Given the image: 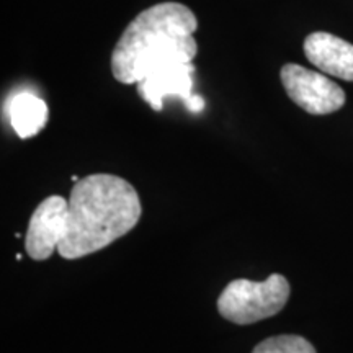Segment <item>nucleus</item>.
Segmentation results:
<instances>
[{
  "label": "nucleus",
  "mask_w": 353,
  "mask_h": 353,
  "mask_svg": "<svg viewBox=\"0 0 353 353\" xmlns=\"http://www.w3.org/2000/svg\"><path fill=\"white\" fill-rule=\"evenodd\" d=\"M141 200L134 187L112 174H92L74 183L70 198L51 195L33 211L25 236L30 259L43 262L54 250L65 260L99 252L134 229Z\"/></svg>",
  "instance_id": "obj_1"
},
{
  "label": "nucleus",
  "mask_w": 353,
  "mask_h": 353,
  "mask_svg": "<svg viewBox=\"0 0 353 353\" xmlns=\"http://www.w3.org/2000/svg\"><path fill=\"white\" fill-rule=\"evenodd\" d=\"M195 13L179 2L145 8L126 26L112 54L113 76L121 83H138L152 69L170 63H192L198 46Z\"/></svg>",
  "instance_id": "obj_2"
},
{
  "label": "nucleus",
  "mask_w": 353,
  "mask_h": 353,
  "mask_svg": "<svg viewBox=\"0 0 353 353\" xmlns=\"http://www.w3.org/2000/svg\"><path fill=\"white\" fill-rule=\"evenodd\" d=\"M290 283L280 273L265 281L232 280L218 298V311L226 321L249 325L278 314L290 298Z\"/></svg>",
  "instance_id": "obj_3"
},
{
  "label": "nucleus",
  "mask_w": 353,
  "mask_h": 353,
  "mask_svg": "<svg viewBox=\"0 0 353 353\" xmlns=\"http://www.w3.org/2000/svg\"><path fill=\"white\" fill-rule=\"evenodd\" d=\"M286 94L298 107L311 114H329L345 103V92L324 74L299 64H285L280 72Z\"/></svg>",
  "instance_id": "obj_4"
},
{
  "label": "nucleus",
  "mask_w": 353,
  "mask_h": 353,
  "mask_svg": "<svg viewBox=\"0 0 353 353\" xmlns=\"http://www.w3.org/2000/svg\"><path fill=\"white\" fill-rule=\"evenodd\" d=\"M193 76L195 65L192 63L162 64L138 82V94L156 112L164 108V99L175 95L185 101L190 112L200 113L205 108V99L193 94Z\"/></svg>",
  "instance_id": "obj_5"
},
{
  "label": "nucleus",
  "mask_w": 353,
  "mask_h": 353,
  "mask_svg": "<svg viewBox=\"0 0 353 353\" xmlns=\"http://www.w3.org/2000/svg\"><path fill=\"white\" fill-rule=\"evenodd\" d=\"M304 54L321 72L353 82L352 43L330 33H311L304 39Z\"/></svg>",
  "instance_id": "obj_6"
},
{
  "label": "nucleus",
  "mask_w": 353,
  "mask_h": 353,
  "mask_svg": "<svg viewBox=\"0 0 353 353\" xmlns=\"http://www.w3.org/2000/svg\"><path fill=\"white\" fill-rule=\"evenodd\" d=\"M8 120L17 136L28 139L37 136L48 123V105L30 92H20L8 100Z\"/></svg>",
  "instance_id": "obj_7"
},
{
  "label": "nucleus",
  "mask_w": 353,
  "mask_h": 353,
  "mask_svg": "<svg viewBox=\"0 0 353 353\" xmlns=\"http://www.w3.org/2000/svg\"><path fill=\"white\" fill-rule=\"evenodd\" d=\"M252 353H316V348L299 335H276L260 342Z\"/></svg>",
  "instance_id": "obj_8"
}]
</instances>
